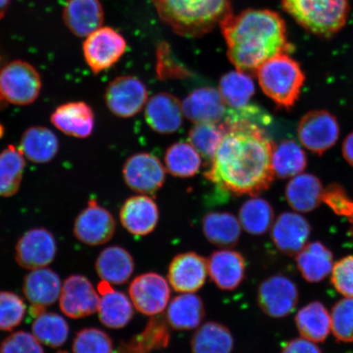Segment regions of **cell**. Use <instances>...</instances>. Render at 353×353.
I'll list each match as a JSON object with an SVG mask.
<instances>
[{"mask_svg":"<svg viewBox=\"0 0 353 353\" xmlns=\"http://www.w3.org/2000/svg\"><path fill=\"white\" fill-rule=\"evenodd\" d=\"M26 312L24 299L11 291H0V330L11 331L23 321Z\"/></svg>","mask_w":353,"mask_h":353,"instance_id":"obj_43","label":"cell"},{"mask_svg":"<svg viewBox=\"0 0 353 353\" xmlns=\"http://www.w3.org/2000/svg\"><path fill=\"white\" fill-rule=\"evenodd\" d=\"M207 241L220 248L229 249L239 242L241 226L239 219L228 212H210L202 221Z\"/></svg>","mask_w":353,"mask_h":353,"instance_id":"obj_30","label":"cell"},{"mask_svg":"<svg viewBox=\"0 0 353 353\" xmlns=\"http://www.w3.org/2000/svg\"><path fill=\"white\" fill-rule=\"evenodd\" d=\"M126 47L125 38L117 30L101 28L87 37L83 52L92 72L99 74L117 63L125 54Z\"/></svg>","mask_w":353,"mask_h":353,"instance_id":"obj_7","label":"cell"},{"mask_svg":"<svg viewBox=\"0 0 353 353\" xmlns=\"http://www.w3.org/2000/svg\"><path fill=\"white\" fill-rule=\"evenodd\" d=\"M159 218L160 213L157 203L145 195L128 199L120 212L122 226L136 236L152 233L157 226Z\"/></svg>","mask_w":353,"mask_h":353,"instance_id":"obj_21","label":"cell"},{"mask_svg":"<svg viewBox=\"0 0 353 353\" xmlns=\"http://www.w3.org/2000/svg\"><path fill=\"white\" fill-rule=\"evenodd\" d=\"M257 302L265 314L272 319H282L291 314L297 307V286L283 275L268 277L259 287Z\"/></svg>","mask_w":353,"mask_h":353,"instance_id":"obj_11","label":"cell"},{"mask_svg":"<svg viewBox=\"0 0 353 353\" xmlns=\"http://www.w3.org/2000/svg\"><path fill=\"white\" fill-rule=\"evenodd\" d=\"M157 76L162 81H166L187 78L190 74L188 70L176 63L165 48H163L158 54Z\"/></svg>","mask_w":353,"mask_h":353,"instance_id":"obj_48","label":"cell"},{"mask_svg":"<svg viewBox=\"0 0 353 353\" xmlns=\"http://www.w3.org/2000/svg\"><path fill=\"white\" fill-rule=\"evenodd\" d=\"M148 125L160 134H173L183 123V110L179 99L168 92L152 97L145 108Z\"/></svg>","mask_w":353,"mask_h":353,"instance_id":"obj_22","label":"cell"},{"mask_svg":"<svg viewBox=\"0 0 353 353\" xmlns=\"http://www.w3.org/2000/svg\"><path fill=\"white\" fill-rule=\"evenodd\" d=\"M226 103L219 90L203 87L192 91L183 101L185 117L195 123H218L226 117Z\"/></svg>","mask_w":353,"mask_h":353,"instance_id":"obj_19","label":"cell"},{"mask_svg":"<svg viewBox=\"0 0 353 353\" xmlns=\"http://www.w3.org/2000/svg\"><path fill=\"white\" fill-rule=\"evenodd\" d=\"M331 331L339 341L353 343V298H344L330 313Z\"/></svg>","mask_w":353,"mask_h":353,"instance_id":"obj_44","label":"cell"},{"mask_svg":"<svg viewBox=\"0 0 353 353\" xmlns=\"http://www.w3.org/2000/svg\"><path fill=\"white\" fill-rule=\"evenodd\" d=\"M192 353H232L234 339L226 325L215 321L201 325L191 341Z\"/></svg>","mask_w":353,"mask_h":353,"instance_id":"obj_33","label":"cell"},{"mask_svg":"<svg viewBox=\"0 0 353 353\" xmlns=\"http://www.w3.org/2000/svg\"><path fill=\"white\" fill-rule=\"evenodd\" d=\"M98 292L100 296L98 312L101 324L114 330L125 327L134 315V305L129 297L103 281L98 286Z\"/></svg>","mask_w":353,"mask_h":353,"instance_id":"obj_24","label":"cell"},{"mask_svg":"<svg viewBox=\"0 0 353 353\" xmlns=\"http://www.w3.org/2000/svg\"><path fill=\"white\" fill-rule=\"evenodd\" d=\"M3 134H4V128L1 125V123H0V139H1L3 138Z\"/></svg>","mask_w":353,"mask_h":353,"instance_id":"obj_52","label":"cell"},{"mask_svg":"<svg viewBox=\"0 0 353 353\" xmlns=\"http://www.w3.org/2000/svg\"><path fill=\"white\" fill-rule=\"evenodd\" d=\"M50 121L64 134L77 139H86L94 131V110L85 101H70L57 107Z\"/></svg>","mask_w":353,"mask_h":353,"instance_id":"obj_23","label":"cell"},{"mask_svg":"<svg viewBox=\"0 0 353 353\" xmlns=\"http://www.w3.org/2000/svg\"><path fill=\"white\" fill-rule=\"evenodd\" d=\"M60 143L57 136L44 126H32L21 135L19 150L34 164H47L57 157Z\"/></svg>","mask_w":353,"mask_h":353,"instance_id":"obj_27","label":"cell"},{"mask_svg":"<svg viewBox=\"0 0 353 353\" xmlns=\"http://www.w3.org/2000/svg\"><path fill=\"white\" fill-rule=\"evenodd\" d=\"M238 219L247 233L261 236L272 228L274 213L267 201L255 197L250 199L241 205Z\"/></svg>","mask_w":353,"mask_h":353,"instance_id":"obj_38","label":"cell"},{"mask_svg":"<svg viewBox=\"0 0 353 353\" xmlns=\"http://www.w3.org/2000/svg\"><path fill=\"white\" fill-rule=\"evenodd\" d=\"M69 334L68 321L57 313L44 312L34 317L32 334L43 345L60 347L68 341Z\"/></svg>","mask_w":353,"mask_h":353,"instance_id":"obj_39","label":"cell"},{"mask_svg":"<svg viewBox=\"0 0 353 353\" xmlns=\"http://www.w3.org/2000/svg\"><path fill=\"white\" fill-rule=\"evenodd\" d=\"M311 234L310 224L303 216L285 212L272 226V238L281 253L296 256L307 244Z\"/></svg>","mask_w":353,"mask_h":353,"instance_id":"obj_18","label":"cell"},{"mask_svg":"<svg viewBox=\"0 0 353 353\" xmlns=\"http://www.w3.org/2000/svg\"><path fill=\"white\" fill-rule=\"evenodd\" d=\"M201 157L191 143H174L165 152L166 169L170 174L179 178H191L200 170Z\"/></svg>","mask_w":353,"mask_h":353,"instance_id":"obj_40","label":"cell"},{"mask_svg":"<svg viewBox=\"0 0 353 353\" xmlns=\"http://www.w3.org/2000/svg\"><path fill=\"white\" fill-rule=\"evenodd\" d=\"M41 90V74L26 61H11L0 70V94L8 103L16 105L32 104Z\"/></svg>","mask_w":353,"mask_h":353,"instance_id":"obj_6","label":"cell"},{"mask_svg":"<svg viewBox=\"0 0 353 353\" xmlns=\"http://www.w3.org/2000/svg\"><path fill=\"white\" fill-rule=\"evenodd\" d=\"M73 353H112L113 341L105 331L98 328L79 330L72 344Z\"/></svg>","mask_w":353,"mask_h":353,"instance_id":"obj_42","label":"cell"},{"mask_svg":"<svg viewBox=\"0 0 353 353\" xmlns=\"http://www.w3.org/2000/svg\"><path fill=\"white\" fill-rule=\"evenodd\" d=\"M57 253L56 238L50 230L35 228L25 232L15 247V260L26 270L47 268L54 261Z\"/></svg>","mask_w":353,"mask_h":353,"instance_id":"obj_8","label":"cell"},{"mask_svg":"<svg viewBox=\"0 0 353 353\" xmlns=\"http://www.w3.org/2000/svg\"><path fill=\"white\" fill-rule=\"evenodd\" d=\"M324 190L316 176L300 174L287 185L285 196L291 208L301 213L314 210L322 202Z\"/></svg>","mask_w":353,"mask_h":353,"instance_id":"obj_31","label":"cell"},{"mask_svg":"<svg viewBox=\"0 0 353 353\" xmlns=\"http://www.w3.org/2000/svg\"><path fill=\"white\" fill-rule=\"evenodd\" d=\"M272 165L273 174L279 178L297 176L307 166L306 154L294 141H283L273 147Z\"/></svg>","mask_w":353,"mask_h":353,"instance_id":"obj_36","label":"cell"},{"mask_svg":"<svg viewBox=\"0 0 353 353\" xmlns=\"http://www.w3.org/2000/svg\"><path fill=\"white\" fill-rule=\"evenodd\" d=\"M231 63L241 72L256 74L265 61L290 50L281 17L268 10L231 13L220 24Z\"/></svg>","mask_w":353,"mask_h":353,"instance_id":"obj_2","label":"cell"},{"mask_svg":"<svg viewBox=\"0 0 353 353\" xmlns=\"http://www.w3.org/2000/svg\"><path fill=\"white\" fill-rule=\"evenodd\" d=\"M129 294L132 305L142 314L154 316L164 312L169 304V283L156 272H147L134 278Z\"/></svg>","mask_w":353,"mask_h":353,"instance_id":"obj_9","label":"cell"},{"mask_svg":"<svg viewBox=\"0 0 353 353\" xmlns=\"http://www.w3.org/2000/svg\"><path fill=\"white\" fill-rule=\"evenodd\" d=\"M205 316V307L201 297L194 293L178 295L168 304L165 320L176 330L197 329Z\"/></svg>","mask_w":353,"mask_h":353,"instance_id":"obj_28","label":"cell"},{"mask_svg":"<svg viewBox=\"0 0 353 353\" xmlns=\"http://www.w3.org/2000/svg\"><path fill=\"white\" fill-rule=\"evenodd\" d=\"M170 341L168 323L162 316H154L142 333L132 341L122 343L117 353H149L153 350L165 347Z\"/></svg>","mask_w":353,"mask_h":353,"instance_id":"obj_34","label":"cell"},{"mask_svg":"<svg viewBox=\"0 0 353 353\" xmlns=\"http://www.w3.org/2000/svg\"><path fill=\"white\" fill-rule=\"evenodd\" d=\"M261 112L254 107L231 108L224 118L222 143L205 176L225 192L255 196L272 182L273 145L259 122Z\"/></svg>","mask_w":353,"mask_h":353,"instance_id":"obj_1","label":"cell"},{"mask_svg":"<svg viewBox=\"0 0 353 353\" xmlns=\"http://www.w3.org/2000/svg\"><path fill=\"white\" fill-rule=\"evenodd\" d=\"M57 353H69V352H65V351H61V352H57Z\"/></svg>","mask_w":353,"mask_h":353,"instance_id":"obj_54","label":"cell"},{"mask_svg":"<svg viewBox=\"0 0 353 353\" xmlns=\"http://www.w3.org/2000/svg\"><path fill=\"white\" fill-rule=\"evenodd\" d=\"M159 16L176 34L197 38L232 13L231 0H152Z\"/></svg>","mask_w":353,"mask_h":353,"instance_id":"obj_3","label":"cell"},{"mask_svg":"<svg viewBox=\"0 0 353 353\" xmlns=\"http://www.w3.org/2000/svg\"><path fill=\"white\" fill-rule=\"evenodd\" d=\"M207 276V259L195 252L176 255L168 270V281L181 294L197 292L205 285Z\"/></svg>","mask_w":353,"mask_h":353,"instance_id":"obj_17","label":"cell"},{"mask_svg":"<svg viewBox=\"0 0 353 353\" xmlns=\"http://www.w3.org/2000/svg\"><path fill=\"white\" fill-rule=\"evenodd\" d=\"M295 257L299 271L311 283L325 280L332 272L333 254L319 241L307 243Z\"/></svg>","mask_w":353,"mask_h":353,"instance_id":"obj_29","label":"cell"},{"mask_svg":"<svg viewBox=\"0 0 353 353\" xmlns=\"http://www.w3.org/2000/svg\"><path fill=\"white\" fill-rule=\"evenodd\" d=\"M0 353H44L42 344L26 331L12 333L0 344Z\"/></svg>","mask_w":353,"mask_h":353,"instance_id":"obj_45","label":"cell"},{"mask_svg":"<svg viewBox=\"0 0 353 353\" xmlns=\"http://www.w3.org/2000/svg\"><path fill=\"white\" fill-rule=\"evenodd\" d=\"M135 264L131 254L118 245L109 246L98 256L95 262L97 274L110 285H123L129 281Z\"/></svg>","mask_w":353,"mask_h":353,"instance_id":"obj_26","label":"cell"},{"mask_svg":"<svg viewBox=\"0 0 353 353\" xmlns=\"http://www.w3.org/2000/svg\"><path fill=\"white\" fill-rule=\"evenodd\" d=\"M116 232V220L107 209L91 199L88 205L74 220V237L83 244L99 246L112 239Z\"/></svg>","mask_w":353,"mask_h":353,"instance_id":"obj_10","label":"cell"},{"mask_svg":"<svg viewBox=\"0 0 353 353\" xmlns=\"http://www.w3.org/2000/svg\"><path fill=\"white\" fill-rule=\"evenodd\" d=\"M298 135L303 147L321 154L336 143L339 136V123L326 110L308 112L299 122Z\"/></svg>","mask_w":353,"mask_h":353,"instance_id":"obj_14","label":"cell"},{"mask_svg":"<svg viewBox=\"0 0 353 353\" xmlns=\"http://www.w3.org/2000/svg\"><path fill=\"white\" fill-rule=\"evenodd\" d=\"M226 132L223 123H196L189 132L188 140L201 157L211 161Z\"/></svg>","mask_w":353,"mask_h":353,"instance_id":"obj_41","label":"cell"},{"mask_svg":"<svg viewBox=\"0 0 353 353\" xmlns=\"http://www.w3.org/2000/svg\"><path fill=\"white\" fill-rule=\"evenodd\" d=\"M63 282L54 271L43 268L30 271L24 278L22 291L30 303L34 317L46 312V308L59 299Z\"/></svg>","mask_w":353,"mask_h":353,"instance_id":"obj_16","label":"cell"},{"mask_svg":"<svg viewBox=\"0 0 353 353\" xmlns=\"http://www.w3.org/2000/svg\"><path fill=\"white\" fill-rule=\"evenodd\" d=\"M3 99L2 98V96L1 94H0V108H1V105H2V103H3Z\"/></svg>","mask_w":353,"mask_h":353,"instance_id":"obj_53","label":"cell"},{"mask_svg":"<svg viewBox=\"0 0 353 353\" xmlns=\"http://www.w3.org/2000/svg\"><path fill=\"white\" fill-rule=\"evenodd\" d=\"M219 90L225 103L232 109H237L248 104L254 94L255 87L249 74L237 70L221 78Z\"/></svg>","mask_w":353,"mask_h":353,"instance_id":"obj_37","label":"cell"},{"mask_svg":"<svg viewBox=\"0 0 353 353\" xmlns=\"http://www.w3.org/2000/svg\"><path fill=\"white\" fill-rule=\"evenodd\" d=\"M59 300L64 315L81 319L98 312L100 296L87 277L72 275L64 281Z\"/></svg>","mask_w":353,"mask_h":353,"instance_id":"obj_13","label":"cell"},{"mask_svg":"<svg viewBox=\"0 0 353 353\" xmlns=\"http://www.w3.org/2000/svg\"><path fill=\"white\" fill-rule=\"evenodd\" d=\"M343 154L345 160L353 166V132L344 140Z\"/></svg>","mask_w":353,"mask_h":353,"instance_id":"obj_50","label":"cell"},{"mask_svg":"<svg viewBox=\"0 0 353 353\" xmlns=\"http://www.w3.org/2000/svg\"><path fill=\"white\" fill-rule=\"evenodd\" d=\"M281 353H322L316 343H313L303 337L292 339L287 342Z\"/></svg>","mask_w":353,"mask_h":353,"instance_id":"obj_49","label":"cell"},{"mask_svg":"<svg viewBox=\"0 0 353 353\" xmlns=\"http://www.w3.org/2000/svg\"><path fill=\"white\" fill-rule=\"evenodd\" d=\"M207 264L210 279L221 290H236L245 279V259L238 251L216 250L207 260Z\"/></svg>","mask_w":353,"mask_h":353,"instance_id":"obj_20","label":"cell"},{"mask_svg":"<svg viewBox=\"0 0 353 353\" xmlns=\"http://www.w3.org/2000/svg\"><path fill=\"white\" fill-rule=\"evenodd\" d=\"M127 186L141 194H154L165 181V170L156 157L149 153H137L130 157L123 168Z\"/></svg>","mask_w":353,"mask_h":353,"instance_id":"obj_15","label":"cell"},{"mask_svg":"<svg viewBox=\"0 0 353 353\" xmlns=\"http://www.w3.org/2000/svg\"><path fill=\"white\" fill-rule=\"evenodd\" d=\"M10 2L11 0H0V19H2L4 13L6 12L7 8L8 6H10Z\"/></svg>","mask_w":353,"mask_h":353,"instance_id":"obj_51","label":"cell"},{"mask_svg":"<svg viewBox=\"0 0 353 353\" xmlns=\"http://www.w3.org/2000/svg\"><path fill=\"white\" fill-rule=\"evenodd\" d=\"M331 282L339 294L345 298H353V255L334 264Z\"/></svg>","mask_w":353,"mask_h":353,"instance_id":"obj_46","label":"cell"},{"mask_svg":"<svg viewBox=\"0 0 353 353\" xmlns=\"http://www.w3.org/2000/svg\"><path fill=\"white\" fill-rule=\"evenodd\" d=\"M26 168L19 148L10 145L0 153V196L11 197L19 192Z\"/></svg>","mask_w":353,"mask_h":353,"instance_id":"obj_35","label":"cell"},{"mask_svg":"<svg viewBox=\"0 0 353 353\" xmlns=\"http://www.w3.org/2000/svg\"><path fill=\"white\" fill-rule=\"evenodd\" d=\"M322 202L325 203L335 214L343 216L350 220L353 229V201L347 197L341 187L332 185L325 190Z\"/></svg>","mask_w":353,"mask_h":353,"instance_id":"obj_47","label":"cell"},{"mask_svg":"<svg viewBox=\"0 0 353 353\" xmlns=\"http://www.w3.org/2000/svg\"><path fill=\"white\" fill-rule=\"evenodd\" d=\"M282 6L308 32L331 37L345 26L348 0H281Z\"/></svg>","mask_w":353,"mask_h":353,"instance_id":"obj_4","label":"cell"},{"mask_svg":"<svg viewBox=\"0 0 353 353\" xmlns=\"http://www.w3.org/2000/svg\"><path fill=\"white\" fill-rule=\"evenodd\" d=\"M148 90L139 79L131 76L117 77L105 90V101L114 116L134 117L148 101Z\"/></svg>","mask_w":353,"mask_h":353,"instance_id":"obj_12","label":"cell"},{"mask_svg":"<svg viewBox=\"0 0 353 353\" xmlns=\"http://www.w3.org/2000/svg\"><path fill=\"white\" fill-rule=\"evenodd\" d=\"M63 17L70 32L78 37H87L101 28L104 12L99 0H68Z\"/></svg>","mask_w":353,"mask_h":353,"instance_id":"obj_25","label":"cell"},{"mask_svg":"<svg viewBox=\"0 0 353 353\" xmlns=\"http://www.w3.org/2000/svg\"><path fill=\"white\" fill-rule=\"evenodd\" d=\"M256 74L265 94L285 108L293 107L305 79L299 64L287 54L265 61Z\"/></svg>","mask_w":353,"mask_h":353,"instance_id":"obj_5","label":"cell"},{"mask_svg":"<svg viewBox=\"0 0 353 353\" xmlns=\"http://www.w3.org/2000/svg\"><path fill=\"white\" fill-rule=\"evenodd\" d=\"M295 324L303 338L324 342L331 331L330 313L321 303L312 302L297 312Z\"/></svg>","mask_w":353,"mask_h":353,"instance_id":"obj_32","label":"cell"}]
</instances>
